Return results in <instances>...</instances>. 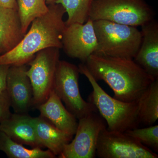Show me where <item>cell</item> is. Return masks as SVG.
Segmentation results:
<instances>
[{
	"label": "cell",
	"instance_id": "obj_1",
	"mask_svg": "<svg viewBox=\"0 0 158 158\" xmlns=\"http://www.w3.org/2000/svg\"><path fill=\"white\" fill-rule=\"evenodd\" d=\"M84 63L97 81H104L113 90L114 98L121 101H137L156 80L133 59L93 54Z\"/></svg>",
	"mask_w": 158,
	"mask_h": 158
},
{
	"label": "cell",
	"instance_id": "obj_2",
	"mask_svg": "<svg viewBox=\"0 0 158 158\" xmlns=\"http://www.w3.org/2000/svg\"><path fill=\"white\" fill-rule=\"evenodd\" d=\"M48 8L47 13L33 21L30 31L15 48L0 56V64L26 65L42 50L62 48L66 27L63 17L66 11L62 5L56 3L49 5Z\"/></svg>",
	"mask_w": 158,
	"mask_h": 158
},
{
	"label": "cell",
	"instance_id": "obj_3",
	"mask_svg": "<svg viewBox=\"0 0 158 158\" xmlns=\"http://www.w3.org/2000/svg\"><path fill=\"white\" fill-rule=\"evenodd\" d=\"M79 72L88 79L93 88L88 102L93 104L106 123L109 131L124 133L139 127L137 101L127 102L110 96L91 75L85 63L78 66Z\"/></svg>",
	"mask_w": 158,
	"mask_h": 158
},
{
	"label": "cell",
	"instance_id": "obj_4",
	"mask_svg": "<svg viewBox=\"0 0 158 158\" xmlns=\"http://www.w3.org/2000/svg\"><path fill=\"white\" fill-rule=\"evenodd\" d=\"M93 22L98 43L94 54L134 59L142 38L141 31L137 27L104 20Z\"/></svg>",
	"mask_w": 158,
	"mask_h": 158
},
{
	"label": "cell",
	"instance_id": "obj_5",
	"mask_svg": "<svg viewBox=\"0 0 158 158\" xmlns=\"http://www.w3.org/2000/svg\"><path fill=\"white\" fill-rule=\"evenodd\" d=\"M155 15L146 0H94L89 18L138 27L155 19Z\"/></svg>",
	"mask_w": 158,
	"mask_h": 158
},
{
	"label": "cell",
	"instance_id": "obj_6",
	"mask_svg": "<svg viewBox=\"0 0 158 158\" xmlns=\"http://www.w3.org/2000/svg\"><path fill=\"white\" fill-rule=\"evenodd\" d=\"M79 73L76 65L59 60L53 86L54 91L66 109L78 119L98 111L93 104L82 98L79 89Z\"/></svg>",
	"mask_w": 158,
	"mask_h": 158
},
{
	"label": "cell",
	"instance_id": "obj_7",
	"mask_svg": "<svg viewBox=\"0 0 158 158\" xmlns=\"http://www.w3.org/2000/svg\"><path fill=\"white\" fill-rule=\"evenodd\" d=\"M60 49L49 48L38 52L29 62L26 71L32 85L35 107L44 102L53 89Z\"/></svg>",
	"mask_w": 158,
	"mask_h": 158
},
{
	"label": "cell",
	"instance_id": "obj_8",
	"mask_svg": "<svg viewBox=\"0 0 158 158\" xmlns=\"http://www.w3.org/2000/svg\"><path fill=\"white\" fill-rule=\"evenodd\" d=\"M96 156L100 158H158L151 149L125 133L102 130L97 143Z\"/></svg>",
	"mask_w": 158,
	"mask_h": 158
},
{
	"label": "cell",
	"instance_id": "obj_9",
	"mask_svg": "<svg viewBox=\"0 0 158 158\" xmlns=\"http://www.w3.org/2000/svg\"><path fill=\"white\" fill-rule=\"evenodd\" d=\"M106 123L97 112L80 118L75 137L66 144L60 158H94L99 135Z\"/></svg>",
	"mask_w": 158,
	"mask_h": 158
},
{
	"label": "cell",
	"instance_id": "obj_10",
	"mask_svg": "<svg viewBox=\"0 0 158 158\" xmlns=\"http://www.w3.org/2000/svg\"><path fill=\"white\" fill-rule=\"evenodd\" d=\"M62 43V48L68 56L80 59L85 63L97 48L93 21L89 18L85 23H75L66 26Z\"/></svg>",
	"mask_w": 158,
	"mask_h": 158
},
{
	"label": "cell",
	"instance_id": "obj_11",
	"mask_svg": "<svg viewBox=\"0 0 158 158\" xmlns=\"http://www.w3.org/2000/svg\"><path fill=\"white\" fill-rule=\"evenodd\" d=\"M27 69L25 65H11L7 75L6 90L11 106L19 114H27L34 106L33 89Z\"/></svg>",
	"mask_w": 158,
	"mask_h": 158
},
{
	"label": "cell",
	"instance_id": "obj_12",
	"mask_svg": "<svg viewBox=\"0 0 158 158\" xmlns=\"http://www.w3.org/2000/svg\"><path fill=\"white\" fill-rule=\"evenodd\" d=\"M141 45L134 61L158 80V23L155 19L141 26Z\"/></svg>",
	"mask_w": 158,
	"mask_h": 158
},
{
	"label": "cell",
	"instance_id": "obj_13",
	"mask_svg": "<svg viewBox=\"0 0 158 158\" xmlns=\"http://www.w3.org/2000/svg\"><path fill=\"white\" fill-rule=\"evenodd\" d=\"M42 116L56 127L73 136L76 132L77 118L64 106L53 89L44 102L37 106Z\"/></svg>",
	"mask_w": 158,
	"mask_h": 158
},
{
	"label": "cell",
	"instance_id": "obj_14",
	"mask_svg": "<svg viewBox=\"0 0 158 158\" xmlns=\"http://www.w3.org/2000/svg\"><path fill=\"white\" fill-rule=\"evenodd\" d=\"M0 131L19 144L43 148L36 136L33 117L27 114H11L0 123Z\"/></svg>",
	"mask_w": 158,
	"mask_h": 158
},
{
	"label": "cell",
	"instance_id": "obj_15",
	"mask_svg": "<svg viewBox=\"0 0 158 158\" xmlns=\"http://www.w3.org/2000/svg\"><path fill=\"white\" fill-rule=\"evenodd\" d=\"M24 35L17 9L0 6V56L15 48Z\"/></svg>",
	"mask_w": 158,
	"mask_h": 158
},
{
	"label": "cell",
	"instance_id": "obj_16",
	"mask_svg": "<svg viewBox=\"0 0 158 158\" xmlns=\"http://www.w3.org/2000/svg\"><path fill=\"white\" fill-rule=\"evenodd\" d=\"M33 119L36 136L43 147L47 148L59 156L73 136L57 128L42 116L33 117Z\"/></svg>",
	"mask_w": 158,
	"mask_h": 158
},
{
	"label": "cell",
	"instance_id": "obj_17",
	"mask_svg": "<svg viewBox=\"0 0 158 158\" xmlns=\"http://www.w3.org/2000/svg\"><path fill=\"white\" fill-rule=\"evenodd\" d=\"M137 102L140 124L152 125L158 118V80L144 90Z\"/></svg>",
	"mask_w": 158,
	"mask_h": 158
},
{
	"label": "cell",
	"instance_id": "obj_18",
	"mask_svg": "<svg viewBox=\"0 0 158 158\" xmlns=\"http://www.w3.org/2000/svg\"><path fill=\"white\" fill-rule=\"evenodd\" d=\"M0 150L10 158H54L56 156L49 150L40 148H26L22 144L15 142L5 133L0 131Z\"/></svg>",
	"mask_w": 158,
	"mask_h": 158
},
{
	"label": "cell",
	"instance_id": "obj_19",
	"mask_svg": "<svg viewBox=\"0 0 158 158\" xmlns=\"http://www.w3.org/2000/svg\"><path fill=\"white\" fill-rule=\"evenodd\" d=\"M18 13L22 31L25 34L34 20L45 14L49 10L45 0H17Z\"/></svg>",
	"mask_w": 158,
	"mask_h": 158
},
{
	"label": "cell",
	"instance_id": "obj_20",
	"mask_svg": "<svg viewBox=\"0 0 158 158\" xmlns=\"http://www.w3.org/2000/svg\"><path fill=\"white\" fill-rule=\"evenodd\" d=\"M94 0H56V4H60L68 14L65 22L66 26L75 23L84 24L89 18Z\"/></svg>",
	"mask_w": 158,
	"mask_h": 158
},
{
	"label": "cell",
	"instance_id": "obj_21",
	"mask_svg": "<svg viewBox=\"0 0 158 158\" xmlns=\"http://www.w3.org/2000/svg\"><path fill=\"white\" fill-rule=\"evenodd\" d=\"M133 137L150 149L158 152V125L150 126L144 128H136L128 130L124 132Z\"/></svg>",
	"mask_w": 158,
	"mask_h": 158
},
{
	"label": "cell",
	"instance_id": "obj_22",
	"mask_svg": "<svg viewBox=\"0 0 158 158\" xmlns=\"http://www.w3.org/2000/svg\"><path fill=\"white\" fill-rule=\"evenodd\" d=\"M10 98L6 90L0 92V123L9 118L11 113Z\"/></svg>",
	"mask_w": 158,
	"mask_h": 158
},
{
	"label": "cell",
	"instance_id": "obj_23",
	"mask_svg": "<svg viewBox=\"0 0 158 158\" xmlns=\"http://www.w3.org/2000/svg\"><path fill=\"white\" fill-rule=\"evenodd\" d=\"M10 65L0 64V92L6 89L7 75Z\"/></svg>",
	"mask_w": 158,
	"mask_h": 158
},
{
	"label": "cell",
	"instance_id": "obj_24",
	"mask_svg": "<svg viewBox=\"0 0 158 158\" xmlns=\"http://www.w3.org/2000/svg\"><path fill=\"white\" fill-rule=\"evenodd\" d=\"M0 6L5 8L17 9L16 0H0Z\"/></svg>",
	"mask_w": 158,
	"mask_h": 158
},
{
	"label": "cell",
	"instance_id": "obj_25",
	"mask_svg": "<svg viewBox=\"0 0 158 158\" xmlns=\"http://www.w3.org/2000/svg\"><path fill=\"white\" fill-rule=\"evenodd\" d=\"M47 4H48L49 5H51V4H55L56 1V0H45Z\"/></svg>",
	"mask_w": 158,
	"mask_h": 158
}]
</instances>
